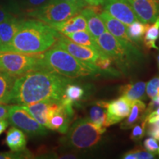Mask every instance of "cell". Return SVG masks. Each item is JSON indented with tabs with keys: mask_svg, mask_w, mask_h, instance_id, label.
I'll return each mask as SVG.
<instances>
[{
	"mask_svg": "<svg viewBox=\"0 0 159 159\" xmlns=\"http://www.w3.org/2000/svg\"><path fill=\"white\" fill-rule=\"evenodd\" d=\"M71 83L70 78L45 69L30 71L16 78L9 103L25 105L61 100L66 87Z\"/></svg>",
	"mask_w": 159,
	"mask_h": 159,
	"instance_id": "obj_1",
	"label": "cell"
},
{
	"mask_svg": "<svg viewBox=\"0 0 159 159\" xmlns=\"http://www.w3.org/2000/svg\"><path fill=\"white\" fill-rule=\"evenodd\" d=\"M61 35L50 25L39 20L23 19L7 52L41 54L51 48Z\"/></svg>",
	"mask_w": 159,
	"mask_h": 159,
	"instance_id": "obj_2",
	"label": "cell"
},
{
	"mask_svg": "<svg viewBox=\"0 0 159 159\" xmlns=\"http://www.w3.org/2000/svg\"><path fill=\"white\" fill-rule=\"evenodd\" d=\"M41 69L70 79L91 76L99 73L94 67L80 61L56 44L41 53Z\"/></svg>",
	"mask_w": 159,
	"mask_h": 159,
	"instance_id": "obj_3",
	"label": "cell"
},
{
	"mask_svg": "<svg viewBox=\"0 0 159 159\" xmlns=\"http://www.w3.org/2000/svg\"><path fill=\"white\" fill-rule=\"evenodd\" d=\"M106 128L92 122L89 119H81L75 122L69 128L64 143L67 146L78 149L88 150L100 142Z\"/></svg>",
	"mask_w": 159,
	"mask_h": 159,
	"instance_id": "obj_4",
	"label": "cell"
},
{
	"mask_svg": "<svg viewBox=\"0 0 159 159\" xmlns=\"http://www.w3.org/2000/svg\"><path fill=\"white\" fill-rule=\"evenodd\" d=\"M82 9L80 6L66 0H48L27 15L51 26L69 19Z\"/></svg>",
	"mask_w": 159,
	"mask_h": 159,
	"instance_id": "obj_5",
	"label": "cell"
},
{
	"mask_svg": "<svg viewBox=\"0 0 159 159\" xmlns=\"http://www.w3.org/2000/svg\"><path fill=\"white\" fill-rule=\"evenodd\" d=\"M41 69V54L0 52V70L12 76L17 77L30 71Z\"/></svg>",
	"mask_w": 159,
	"mask_h": 159,
	"instance_id": "obj_6",
	"label": "cell"
},
{
	"mask_svg": "<svg viewBox=\"0 0 159 159\" xmlns=\"http://www.w3.org/2000/svg\"><path fill=\"white\" fill-rule=\"evenodd\" d=\"M96 41L101 50L114 60L118 68L124 72L142 60L127 50L108 31L101 34Z\"/></svg>",
	"mask_w": 159,
	"mask_h": 159,
	"instance_id": "obj_7",
	"label": "cell"
},
{
	"mask_svg": "<svg viewBox=\"0 0 159 159\" xmlns=\"http://www.w3.org/2000/svg\"><path fill=\"white\" fill-rule=\"evenodd\" d=\"M74 116L73 105L61 100H52L49 108L46 128L65 134Z\"/></svg>",
	"mask_w": 159,
	"mask_h": 159,
	"instance_id": "obj_8",
	"label": "cell"
},
{
	"mask_svg": "<svg viewBox=\"0 0 159 159\" xmlns=\"http://www.w3.org/2000/svg\"><path fill=\"white\" fill-rule=\"evenodd\" d=\"M7 119L10 124L21 129L29 136H44L47 134L45 127L38 122L28 111L20 105H11Z\"/></svg>",
	"mask_w": 159,
	"mask_h": 159,
	"instance_id": "obj_9",
	"label": "cell"
},
{
	"mask_svg": "<svg viewBox=\"0 0 159 159\" xmlns=\"http://www.w3.org/2000/svg\"><path fill=\"white\" fill-rule=\"evenodd\" d=\"M99 16L102 18L105 27L109 33L114 35L127 50L134 55L135 56L142 59L143 55L137 48L136 43L134 42L128 36V33H127V26L121 22L120 21L111 16L108 12L105 11H102Z\"/></svg>",
	"mask_w": 159,
	"mask_h": 159,
	"instance_id": "obj_10",
	"label": "cell"
},
{
	"mask_svg": "<svg viewBox=\"0 0 159 159\" xmlns=\"http://www.w3.org/2000/svg\"><path fill=\"white\" fill-rule=\"evenodd\" d=\"M55 44L68 52L69 54H71L72 56L76 57L80 61L87 63V64L97 69L94 63L98 57L99 55L102 52H99L92 48H90V47L77 44V43L71 41L64 35H61V36L58 38Z\"/></svg>",
	"mask_w": 159,
	"mask_h": 159,
	"instance_id": "obj_11",
	"label": "cell"
},
{
	"mask_svg": "<svg viewBox=\"0 0 159 159\" xmlns=\"http://www.w3.org/2000/svg\"><path fill=\"white\" fill-rule=\"evenodd\" d=\"M102 5L111 16L126 26L139 20L128 0H105Z\"/></svg>",
	"mask_w": 159,
	"mask_h": 159,
	"instance_id": "obj_12",
	"label": "cell"
},
{
	"mask_svg": "<svg viewBox=\"0 0 159 159\" xmlns=\"http://www.w3.org/2000/svg\"><path fill=\"white\" fill-rule=\"evenodd\" d=\"M132 102L127 97L122 96L111 102L100 101L97 102V104L105 109L109 124L112 125L121 122L128 116L132 107Z\"/></svg>",
	"mask_w": 159,
	"mask_h": 159,
	"instance_id": "obj_13",
	"label": "cell"
},
{
	"mask_svg": "<svg viewBox=\"0 0 159 159\" xmlns=\"http://www.w3.org/2000/svg\"><path fill=\"white\" fill-rule=\"evenodd\" d=\"M139 21L153 23L159 17V0H128Z\"/></svg>",
	"mask_w": 159,
	"mask_h": 159,
	"instance_id": "obj_14",
	"label": "cell"
},
{
	"mask_svg": "<svg viewBox=\"0 0 159 159\" xmlns=\"http://www.w3.org/2000/svg\"><path fill=\"white\" fill-rule=\"evenodd\" d=\"M23 19L18 16L0 23V52H7Z\"/></svg>",
	"mask_w": 159,
	"mask_h": 159,
	"instance_id": "obj_15",
	"label": "cell"
},
{
	"mask_svg": "<svg viewBox=\"0 0 159 159\" xmlns=\"http://www.w3.org/2000/svg\"><path fill=\"white\" fill-rule=\"evenodd\" d=\"M51 27H52L59 33L64 35L75 32L88 30L86 19L80 12L63 22L51 25Z\"/></svg>",
	"mask_w": 159,
	"mask_h": 159,
	"instance_id": "obj_16",
	"label": "cell"
},
{
	"mask_svg": "<svg viewBox=\"0 0 159 159\" xmlns=\"http://www.w3.org/2000/svg\"><path fill=\"white\" fill-rule=\"evenodd\" d=\"M80 13L86 19L88 31L92 35L95 39L101 34L107 31L105 24L102 18L91 7H84L80 11Z\"/></svg>",
	"mask_w": 159,
	"mask_h": 159,
	"instance_id": "obj_17",
	"label": "cell"
},
{
	"mask_svg": "<svg viewBox=\"0 0 159 159\" xmlns=\"http://www.w3.org/2000/svg\"><path fill=\"white\" fill-rule=\"evenodd\" d=\"M5 144L13 152H19L26 149L27 137L23 130L13 126L7 130L5 138Z\"/></svg>",
	"mask_w": 159,
	"mask_h": 159,
	"instance_id": "obj_18",
	"label": "cell"
},
{
	"mask_svg": "<svg viewBox=\"0 0 159 159\" xmlns=\"http://www.w3.org/2000/svg\"><path fill=\"white\" fill-rule=\"evenodd\" d=\"M146 116V105L141 99H136L133 101L130 114L126 120L121 125V128L130 129L136 124V122L144 120Z\"/></svg>",
	"mask_w": 159,
	"mask_h": 159,
	"instance_id": "obj_19",
	"label": "cell"
},
{
	"mask_svg": "<svg viewBox=\"0 0 159 159\" xmlns=\"http://www.w3.org/2000/svg\"><path fill=\"white\" fill-rule=\"evenodd\" d=\"M52 100H45L33 103V104L21 105L23 108L27 111L38 122L46 128L47 122L49 108Z\"/></svg>",
	"mask_w": 159,
	"mask_h": 159,
	"instance_id": "obj_20",
	"label": "cell"
},
{
	"mask_svg": "<svg viewBox=\"0 0 159 159\" xmlns=\"http://www.w3.org/2000/svg\"><path fill=\"white\" fill-rule=\"evenodd\" d=\"M119 92L122 96L127 97L131 102L136 99H145L146 83L140 81V82L122 85L119 89Z\"/></svg>",
	"mask_w": 159,
	"mask_h": 159,
	"instance_id": "obj_21",
	"label": "cell"
},
{
	"mask_svg": "<svg viewBox=\"0 0 159 159\" xmlns=\"http://www.w3.org/2000/svg\"><path fill=\"white\" fill-rule=\"evenodd\" d=\"M66 36L77 44L90 47V48H92L99 52H102L99 48L96 39L92 36V35L88 30L75 32V33L66 35Z\"/></svg>",
	"mask_w": 159,
	"mask_h": 159,
	"instance_id": "obj_22",
	"label": "cell"
},
{
	"mask_svg": "<svg viewBox=\"0 0 159 159\" xmlns=\"http://www.w3.org/2000/svg\"><path fill=\"white\" fill-rule=\"evenodd\" d=\"M16 78V77L0 70V103H9Z\"/></svg>",
	"mask_w": 159,
	"mask_h": 159,
	"instance_id": "obj_23",
	"label": "cell"
},
{
	"mask_svg": "<svg viewBox=\"0 0 159 159\" xmlns=\"http://www.w3.org/2000/svg\"><path fill=\"white\" fill-rule=\"evenodd\" d=\"M159 39V17L157 18L152 25H148L143 37V41L148 49H158L156 41Z\"/></svg>",
	"mask_w": 159,
	"mask_h": 159,
	"instance_id": "obj_24",
	"label": "cell"
},
{
	"mask_svg": "<svg viewBox=\"0 0 159 159\" xmlns=\"http://www.w3.org/2000/svg\"><path fill=\"white\" fill-rule=\"evenodd\" d=\"M84 93V89L81 86L69 83L66 87L63 97L61 100L63 102L74 105L83 98Z\"/></svg>",
	"mask_w": 159,
	"mask_h": 159,
	"instance_id": "obj_25",
	"label": "cell"
},
{
	"mask_svg": "<svg viewBox=\"0 0 159 159\" xmlns=\"http://www.w3.org/2000/svg\"><path fill=\"white\" fill-rule=\"evenodd\" d=\"M114 63V60L102 52L99 55L98 57L95 61L94 65L98 70L99 73L105 72L108 73V74L117 75H119V72L113 67Z\"/></svg>",
	"mask_w": 159,
	"mask_h": 159,
	"instance_id": "obj_26",
	"label": "cell"
},
{
	"mask_svg": "<svg viewBox=\"0 0 159 159\" xmlns=\"http://www.w3.org/2000/svg\"><path fill=\"white\" fill-rule=\"evenodd\" d=\"M19 14L15 0H0V23Z\"/></svg>",
	"mask_w": 159,
	"mask_h": 159,
	"instance_id": "obj_27",
	"label": "cell"
},
{
	"mask_svg": "<svg viewBox=\"0 0 159 159\" xmlns=\"http://www.w3.org/2000/svg\"><path fill=\"white\" fill-rule=\"evenodd\" d=\"M149 24H144L141 21H136L127 26V33L130 39L136 43L141 42Z\"/></svg>",
	"mask_w": 159,
	"mask_h": 159,
	"instance_id": "obj_28",
	"label": "cell"
},
{
	"mask_svg": "<svg viewBox=\"0 0 159 159\" xmlns=\"http://www.w3.org/2000/svg\"><path fill=\"white\" fill-rule=\"evenodd\" d=\"M90 120L95 124L104 128L111 126L108 122V116L105 109L100 105L96 104L90 110Z\"/></svg>",
	"mask_w": 159,
	"mask_h": 159,
	"instance_id": "obj_29",
	"label": "cell"
},
{
	"mask_svg": "<svg viewBox=\"0 0 159 159\" xmlns=\"http://www.w3.org/2000/svg\"><path fill=\"white\" fill-rule=\"evenodd\" d=\"M48 0H16L19 13L24 12L25 14L43 5Z\"/></svg>",
	"mask_w": 159,
	"mask_h": 159,
	"instance_id": "obj_30",
	"label": "cell"
},
{
	"mask_svg": "<svg viewBox=\"0 0 159 159\" xmlns=\"http://www.w3.org/2000/svg\"><path fill=\"white\" fill-rule=\"evenodd\" d=\"M156 158V155L147 150H134L126 152L122 158L125 159H152Z\"/></svg>",
	"mask_w": 159,
	"mask_h": 159,
	"instance_id": "obj_31",
	"label": "cell"
},
{
	"mask_svg": "<svg viewBox=\"0 0 159 159\" xmlns=\"http://www.w3.org/2000/svg\"><path fill=\"white\" fill-rule=\"evenodd\" d=\"M33 158V155L27 149L19 152H0V159H17V158Z\"/></svg>",
	"mask_w": 159,
	"mask_h": 159,
	"instance_id": "obj_32",
	"label": "cell"
},
{
	"mask_svg": "<svg viewBox=\"0 0 159 159\" xmlns=\"http://www.w3.org/2000/svg\"><path fill=\"white\" fill-rule=\"evenodd\" d=\"M146 92L150 99L159 95V77H154L146 84Z\"/></svg>",
	"mask_w": 159,
	"mask_h": 159,
	"instance_id": "obj_33",
	"label": "cell"
},
{
	"mask_svg": "<svg viewBox=\"0 0 159 159\" xmlns=\"http://www.w3.org/2000/svg\"><path fill=\"white\" fill-rule=\"evenodd\" d=\"M144 147L145 150L159 156V141L153 137H150L145 139L144 141Z\"/></svg>",
	"mask_w": 159,
	"mask_h": 159,
	"instance_id": "obj_34",
	"label": "cell"
},
{
	"mask_svg": "<svg viewBox=\"0 0 159 159\" xmlns=\"http://www.w3.org/2000/svg\"><path fill=\"white\" fill-rule=\"evenodd\" d=\"M145 128L146 127H144L142 124V125H134V128H133L132 133L130 135V139L134 141H139L143 138V136H144L145 133Z\"/></svg>",
	"mask_w": 159,
	"mask_h": 159,
	"instance_id": "obj_35",
	"label": "cell"
},
{
	"mask_svg": "<svg viewBox=\"0 0 159 159\" xmlns=\"http://www.w3.org/2000/svg\"><path fill=\"white\" fill-rule=\"evenodd\" d=\"M147 134L159 141V121L148 124Z\"/></svg>",
	"mask_w": 159,
	"mask_h": 159,
	"instance_id": "obj_36",
	"label": "cell"
},
{
	"mask_svg": "<svg viewBox=\"0 0 159 159\" xmlns=\"http://www.w3.org/2000/svg\"><path fill=\"white\" fill-rule=\"evenodd\" d=\"M157 121H159V107H158L156 110L152 111L150 114L147 115L144 120H142V123L147 127L148 124L153 123L155 122H157Z\"/></svg>",
	"mask_w": 159,
	"mask_h": 159,
	"instance_id": "obj_37",
	"label": "cell"
},
{
	"mask_svg": "<svg viewBox=\"0 0 159 159\" xmlns=\"http://www.w3.org/2000/svg\"><path fill=\"white\" fill-rule=\"evenodd\" d=\"M11 105L5 103H0V119H7Z\"/></svg>",
	"mask_w": 159,
	"mask_h": 159,
	"instance_id": "obj_38",
	"label": "cell"
},
{
	"mask_svg": "<svg viewBox=\"0 0 159 159\" xmlns=\"http://www.w3.org/2000/svg\"><path fill=\"white\" fill-rule=\"evenodd\" d=\"M9 122L6 119H0V135L5 131L8 127Z\"/></svg>",
	"mask_w": 159,
	"mask_h": 159,
	"instance_id": "obj_39",
	"label": "cell"
},
{
	"mask_svg": "<svg viewBox=\"0 0 159 159\" xmlns=\"http://www.w3.org/2000/svg\"><path fill=\"white\" fill-rule=\"evenodd\" d=\"M66 1H68V2H70L76 4V5L80 6L82 8H84L85 7H86L87 5H89L85 0H66Z\"/></svg>",
	"mask_w": 159,
	"mask_h": 159,
	"instance_id": "obj_40",
	"label": "cell"
},
{
	"mask_svg": "<svg viewBox=\"0 0 159 159\" xmlns=\"http://www.w3.org/2000/svg\"><path fill=\"white\" fill-rule=\"evenodd\" d=\"M87 4L91 6H98L99 5H102L105 0H85Z\"/></svg>",
	"mask_w": 159,
	"mask_h": 159,
	"instance_id": "obj_41",
	"label": "cell"
},
{
	"mask_svg": "<svg viewBox=\"0 0 159 159\" xmlns=\"http://www.w3.org/2000/svg\"><path fill=\"white\" fill-rule=\"evenodd\" d=\"M158 55H157V61H158V67H159V47H158Z\"/></svg>",
	"mask_w": 159,
	"mask_h": 159,
	"instance_id": "obj_42",
	"label": "cell"
}]
</instances>
